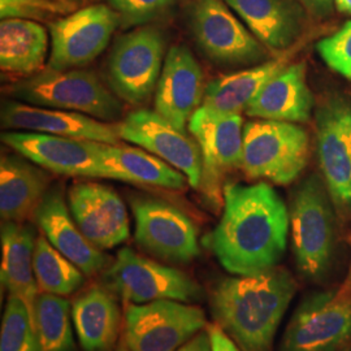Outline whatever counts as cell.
<instances>
[{
    "instance_id": "cell-21",
    "label": "cell",
    "mask_w": 351,
    "mask_h": 351,
    "mask_svg": "<svg viewBox=\"0 0 351 351\" xmlns=\"http://www.w3.org/2000/svg\"><path fill=\"white\" fill-rule=\"evenodd\" d=\"M34 217L51 245L86 276H94L106 268L108 264L107 256L84 236L75 224L60 189L52 188L46 193Z\"/></svg>"
},
{
    "instance_id": "cell-34",
    "label": "cell",
    "mask_w": 351,
    "mask_h": 351,
    "mask_svg": "<svg viewBox=\"0 0 351 351\" xmlns=\"http://www.w3.org/2000/svg\"><path fill=\"white\" fill-rule=\"evenodd\" d=\"M110 7L119 13L124 26L145 25L162 17L176 0H108Z\"/></svg>"
},
{
    "instance_id": "cell-41",
    "label": "cell",
    "mask_w": 351,
    "mask_h": 351,
    "mask_svg": "<svg viewBox=\"0 0 351 351\" xmlns=\"http://www.w3.org/2000/svg\"><path fill=\"white\" fill-rule=\"evenodd\" d=\"M339 351H351V346H346V348H343L342 350Z\"/></svg>"
},
{
    "instance_id": "cell-36",
    "label": "cell",
    "mask_w": 351,
    "mask_h": 351,
    "mask_svg": "<svg viewBox=\"0 0 351 351\" xmlns=\"http://www.w3.org/2000/svg\"><path fill=\"white\" fill-rule=\"evenodd\" d=\"M298 3H301L308 12L319 19L330 16L333 7H336L335 0H298Z\"/></svg>"
},
{
    "instance_id": "cell-3",
    "label": "cell",
    "mask_w": 351,
    "mask_h": 351,
    "mask_svg": "<svg viewBox=\"0 0 351 351\" xmlns=\"http://www.w3.org/2000/svg\"><path fill=\"white\" fill-rule=\"evenodd\" d=\"M8 91L14 101L84 113L103 121H116L123 112L117 97L86 69L46 68L16 82Z\"/></svg>"
},
{
    "instance_id": "cell-25",
    "label": "cell",
    "mask_w": 351,
    "mask_h": 351,
    "mask_svg": "<svg viewBox=\"0 0 351 351\" xmlns=\"http://www.w3.org/2000/svg\"><path fill=\"white\" fill-rule=\"evenodd\" d=\"M23 155H3L0 162V215L3 221L23 223L37 211L49 191L50 177Z\"/></svg>"
},
{
    "instance_id": "cell-14",
    "label": "cell",
    "mask_w": 351,
    "mask_h": 351,
    "mask_svg": "<svg viewBox=\"0 0 351 351\" xmlns=\"http://www.w3.org/2000/svg\"><path fill=\"white\" fill-rule=\"evenodd\" d=\"M132 207L139 247L171 263H189L199 255L198 229L186 213L168 202L145 197L133 199Z\"/></svg>"
},
{
    "instance_id": "cell-40",
    "label": "cell",
    "mask_w": 351,
    "mask_h": 351,
    "mask_svg": "<svg viewBox=\"0 0 351 351\" xmlns=\"http://www.w3.org/2000/svg\"><path fill=\"white\" fill-rule=\"evenodd\" d=\"M114 351H130V350H129V348H128V346H126L125 341H124V339H123V341H121V342H120V343H119V345H117V348H116V349H114Z\"/></svg>"
},
{
    "instance_id": "cell-16",
    "label": "cell",
    "mask_w": 351,
    "mask_h": 351,
    "mask_svg": "<svg viewBox=\"0 0 351 351\" xmlns=\"http://www.w3.org/2000/svg\"><path fill=\"white\" fill-rule=\"evenodd\" d=\"M119 130L123 141L134 143L163 159L186 176L193 188H201L203 165L198 143L162 114L149 110L130 112L119 124Z\"/></svg>"
},
{
    "instance_id": "cell-33",
    "label": "cell",
    "mask_w": 351,
    "mask_h": 351,
    "mask_svg": "<svg viewBox=\"0 0 351 351\" xmlns=\"http://www.w3.org/2000/svg\"><path fill=\"white\" fill-rule=\"evenodd\" d=\"M322 60L336 73L351 80V20L316 45Z\"/></svg>"
},
{
    "instance_id": "cell-35",
    "label": "cell",
    "mask_w": 351,
    "mask_h": 351,
    "mask_svg": "<svg viewBox=\"0 0 351 351\" xmlns=\"http://www.w3.org/2000/svg\"><path fill=\"white\" fill-rule=\"evenodd\" d=\"M207 332L211 341V351H242L219 324L207 326Z\"/></svg>"
},
{
    "instance_id": "cell-2",
    "label": "cell",
    "mask_w": 351,
    "mask_h": 351,
    "mask_svg": "<svg viewBox=\"0 0 351 351\" xmlns=\"http://www.w3.org/2000/svg\"><path fill=\"white\" fill-rule=\"evenodd\" d=\"M295 291L294 277L278 267L249 276L228 277L213 289L215 322L241 350L271 351Z\"/></svg>"
},
{
    "instance_id": "cell-9",
    "label": "cell",
    "mask_w": 351,
    "mask_h": 351,
    "mask_svg": "<svg viewBox=\"0 0 351 351\" xmlns=\"http://www.w3.org/2000/svg\"><path fill=\"white\" fill-rule=\"evenodd\" d=\"M189 130L202 155L201 188L204 197L219 208L224 201V176L242 167L243 120L241 113L216 112L201 106L189 120Z\"/></svg>"
},
{
    "instance_id": "cell-27",
    "label": "cell",
    "mask_w": 351,
    "mask_h": 351,
    "mask_svg": "<svg viewBox=\"0 0 351 351\" xmlns=\"http://www.w3.org/2000/svg\"><path fill=\"white\" fill-rule=\"evenodd\" d=\"M49 49L45 26L23 19L0 23V68L7 75L29 77L43 71Z\"/></svg>"
},
{
    "instance_id": "cell-18",
    "label": "cell",
    "mask_w": 351,
    "mask_h": 351,
    "mask_svg": "<svg viewBox=\"0 0 351 351\" xmlns=\"http://www.w3.org/2000/svg\"><path fill=\"white\" fill-rule=\"evenodd\" d=\"M1 128L52 134L66 138L85 139L107 145H119V124L99 121L84 113L32 106L19 101H7L0 113Z\"/></svg>"
},
{
    "instance_id": "cell-31",
    "label": "cell",
    "mask_w": 351,
    "mask_h": 351,
    "mask_svg": "<svg viewBox=\"0 0 351 351\" xmlns=\"http://www.w3.org/2000/svg\"><path fill=\"white\" fill-rule=\"evenodd\" d=\"M0 351H38L37 337L25 303L10 295L1 323Z\"/></svg>"
},
{
    "instance_id": "cell-39",
    "label": "cell",
    "mask_w": 351,
    "mask_h": 351,
    "mask_svg": "<svg viewBox=\"0 0 351 351\" xmlns=\"http://www.w3.org/2000/svg\"><path fill=\"white\" fill-rule=\"evenodd\" d=\"M339 293L341 295H351V265L349 275L346 277V281H345V284L339 289Z\"/></svg>"
},
{
    "instance_id": "cell-8",
    "label": "cell",
    "mask_w": 351,
    "mask_h": 351,
    "mask_svg": "<svg viewBox=\"0 0 351 351\" xmlns=\"http://www.w3.org/2000/svg\"><path fill=\"white\" fill-rule=\"evenodd\" d=\"M206 326L198 306L172 300L128 303L124 341L130 351H177Z\"/></svg>"
},
{
    "instance_id": "cell-32",
    "label": "cell",
    "mask_w": 351,
    "mask_h": 351,
    "mask_svg": "<svg viewBox=\"0 0 351 351\" xmlns=\"http://www.w3.org/2000/svg\"><path fill=\"white\" fill-rule=\"evenodd\" d=\"M80 10V0H0V17L51 24Z\"/></svg>"
},
{
    "instance_id": "cell-22",
    "label": "cell",
    "mask_w": 351,
    "mask_h": 351,
    "mask_svg": "<svg viewBox=\"0 0 351 351\" xmlns=\"http://www.w3.org/2000/svg\"><path fill=\"white\" fill-rule=\"evenodd\" d=\"M313 91L307 84L306 64H289L250 101L245 112L252 119L306 123L314 110Z\"/></svg>"
},
{
    "instance_id": "cell-15",
    "label": "cell",
    "mask_w": 351,
    "mask_h": 351,
    "mask_svg": "<svg viewBox=\"0 0 351 351\" xmlns=\"http://www.w3.org/2000/svg\"><path fill=\"white\" fill-rule=\"evenodd\" d=\"M316 147L335 206L351 211V103L330 98L316 111Z\"/></svg>"
},
{
    "instance_id": "cell-29",
    "label": "cell",
    "mask_w": 351,
    "mask_h": 351,
    "mask_svg": "<svg viewBox=\"0 0 351 351\" xmlns=\"http://www.w3.org/2000/svg\"><path fill=\"white\" fill-rule=\"evenodd\" d=\"M71 315L72 307L64 297L39 291L33 319L38 351H71L73 349L75 342Z\"/></svg>"
},
{
    "instance_id": "cell-7",
    "label": "cell",
    "mask_w": 351,
    "mask_h": 351,
    "mask_svg": "<svg viewBox=\"0 0 351 351\" xmlns=\"http://www.w3.org/2000/svg\"><path fill=\"white\" fill-rule=\"evenodd\" d=\"M108 288L126 303L143 304L160 300L199 301L201 285L182 271L154 262L132 249L119 251L104 275Z\"/></svg>"
},
{
    "instance_id": "cell-30",
    "label": "cell",
    "mask_w": 351,
    "mask_h": 351,
    "mask_svg": "<svg viewBox=\"0 0 351 351\" xmlns=\"http://www.w3.org/2000/svg\"><path fill=\"white\" fill-rule=\"evenodd\" d=\"M34 274L39 291L62 297L75 293L85 282V274L56 250L45 236H39L36 241Z\"/></svg>"
},
{
    "instance_id": "cell-19",
    "label": "cell",
    "mask_w": 351,
    "mask_h": 351,
    "mask_svg": "<svg viewBox=\"0 0 351 351\" xmlns=\"http://www.w3.org/2000/svg\"><path fill=\"white\" fill-rule=\"evenodd\" d=\"M201 65L186 46L171 47L155 90V111L185 132V126L204 99Z\"/></svg>"
},
{
    "instance_id": "cell-4",
    "label": "cell",
    "mask_w": 351,
    "mask_h": 351,
    "mask_svg": "<svg viewBox=\"0 0 351 351\" xmlns=\"http://www.w3.org/2000/svg\"><path fill=\"white\" fill-rule=\"evenodd\" d=\"M332 198L320 177L311 175L294 190L290 203V230L295 264L303 276H326L335 249Z\"/></svg>"
},
{
    "instance_id": "cell-12",
    "label": "cell",
    "mask_w": 351,
    "mask_h": 351,
    "mask_svg": "<svg viewBox=\"0 0 351 351\" xmlns=\"http://www.w3.org/2000/svg\"><path fill=\"white\" fill-rule=\"evenodd\" d=\"M120 24L119 13L106 4L88 5L51 23L47 68L65 71L91 63L107 49Z\"/></svg>"
},
{
    "instance_id": "cell-24",
    "label": "cell",
    "mask_w": 351,
    "mask_h": 351,
    "mask_svg": "<svg viewBox=\"0 0 351 351\" xmlns=\"http://www.w3.org/2000/svg\"><path fill=\"white\" fill-rule=\"evenodd\" d=\"M36 241L34 229L23 223L4 221L1 226V285L25 303L32 326L39 294L34 274Z\"/></svg>"
},
{
    "instance_id": "cell-37",
    "label": "cell",
    "mask_w": 351,
    "mask_h": 351,
    "mask_svg": "<svg viewBox=\"0 0 351 351\" xmlns=\"http://www.w3.org/2000/svg\"><path fill=\"white\" fill-rule=\"evenodd\" d=\"M177 351H211V341L208 332H199Z\"/></svg>"
},
{
    "instance_id": "cell-5",
    "label": "cell",
    "mask_w": 351,
    "mask_h": 351,
    "mask_svg": "<svg viewBox=\"0 0 351 351\" xmlns=\"http://www.w3.org/2000/svg\"><path fill=\"white\" fill-rule=\"evenodd\" d=\"M310 139L295 123L256 119L243 126L242 169L252 180L288 185L308 162Z\"/></svg>"
},
{
    "instance_id": "cell-10",
    "label": "cell",
    "mask_w": 351,
    "mask_h": 351,
    "mask_svg": "<svg viewBox=\"0 0 351 351\" xmlns=\"http://www.w3.org/2000/svg\"><path fill=\"white\" fill-rule=\"evenodd\" d=\"M351 339V295L316 291L290 317L281 351H339Z\"/></svg>"
},
{
    "instance_id": "cell-11",
    "label": "cell",
    "mask_w": 351,
    "mask_h": 351,
    "mask_svg": "<svg viewBox=\"0 0 351 351\" xmlns=\"http://www.w3.org/2000/svg\"><path fill=\"white\" fill-rule=\"evenodd\" d=\"M190 27L198 47L215 63L261 64L271 53L223 0H198L190 12Z\"/></svg>"
},
{
    "instance_id": "cell-6",
    "label": "cell",
    "mask_w": 351,
    "mask_h": 351,
    "mask_svg": "<svg viewBox=\"0 0 351 351\" xmlns=\"http://www.w3.org/2000/svg\"><path fill=\"white\" fill-rule=\"evenodd\" d=\"M165 37L155 26H141L119 38L107 64V80L123 101L138 106L156 90L163 71Z\"/></svg>"
},
{
    "instance_id": "cell-38",
    "label": "cell",
    "mask_w": 351,
    "mask_h": 351,
    "mask_svg": "<svg viewBox=\"0 0 351 351\" xmlns=\"http://www.w3.org/2000/svg\"><path fill=\"white\" fill-rule=\"evenodd\" d=\"M337 11L345 14H351V0H335Z\"/></svg>"
},
{
    "instance_id": "cell-1",
    "label": "cell",
    "mask_w": 351,
    "mask_h": 351,
    "mask_svg": "<svg viewBox=\"0 0 351 351\" xmlns=\"http://www.w3.org/2000/svg\"><path fill=\"white\" fill-rule=\"evenodd\" d=\"M224 211L203 243L226 271L249 276L277 267L288 243L290 216L267 182L224 186Z\"/></svg>"
},
{
    "instance_id": "cell-13",
    "label": "cell",
    "mask_w": 351,
    "mask_h": 351,
    "mask_svg": "<svg viewBox=\"0 0 351 351\" xmlns=\"http://www.w3.org/2000/svg\"><path fill=\"white\" fill-rule=\"evenodd\" d=\"M1 141L19 155L53 173L113 180L101 142L23 130L4 132Z\"/></svg>"
},
{
    "instance_id": "cell-23",
    "label": "cell",
    "mask_w": 351,
    "mask_h": 351,
    "mask_svg": "<svg viewBox=\"0 0 351 351\" xmlns=\"http://www.w3.org/2000/svg\"><path fill=\"white\" fill-rule=\"evenodd\" d=\"M72 322L85 351H113L121 328V308L116 293L101 285H91L72 303Z\"/></svg>"
},
{
    "instance_id": "cell-20",
    "label": "cell",
    "mask_w": 351,
    "mask_h": 351,
    "mask_svg": "<svg viewBox=\"0 0 351 351\" xmlns=\"http://www.w3.org/2000/svg\"><path fill=\"white\" fill-rule=\"evenodd\" d=\"M271 53L295 47L306 26V13L294 0H224Z\"/></svg>"
},
{
    "instance_id": "cell-26",
    "label": "cell",
    "mask_w": 351,
    "mask_h": 351,
    "mask_svg": "<svg viewBox=\"0 0 351 351\" xmlns=\"http://www.w3.org/2000/svg\"><path fill=\"white\" fill-rule=\"evenodd\" d=\"M293 52L275 56V59L256 64L252 68L224 75L207 84L204 91V107L221 113H241L262 88L291 60Z\"/></svg>"
},
{
    "instance_id": "cell-28",
    "label": "cell",
    "mask_w": 351,
    "mask_h": 351,
    "mask_svg": "<svg viewBox=\"0 0 351 351\" xmlns=\"http://www.w3.org/2000/svg\"><path fill=\"white\" fill-rule=\"evenodd\" d=\"M101 149L106 163L112 169L113 180L167 190L186 188V176L151 152L107 143H103Z\"/></svg>"
},
{
    "instance_id": "cell-17",
    "label": "cell",
    "mask_w": 351,
    "mask_h": 351,
    "mask_svg": "<svg viewBox=\"0 0 351 351\" xmlns=\"http://www.w3.org/2000/svg\"><path fill=\"white\" fill-rule=\"evenodd\" d=\"M68 206L84 236L99 250H108L129 239L125 204L112 188L80 181L68 191Z\"/></svg>"
}]
</instances>
